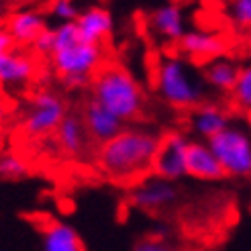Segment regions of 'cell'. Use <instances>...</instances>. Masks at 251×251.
<instances>
[{
  "mask_svg": "<svg viewBox=\"0 0 251 251\" xmlns=\"http://www.w3.org/2000/svg\"><path fill=\"white\" fill-rule=\"evenodd\" d=\"M161 135L145 127H127L108 143L96 147L94 164L115 182H133L153 170Z\"/></svg>",
  "mask_w": 251,
  "mask_h": 251,
  "instance_id": "1",
  "label": "cell"
},
{
  "mask_svg": "<svg viewBox=\"0 0 251 251\" xmlns=\"http://www.w3.org/2000/svg\"><path fill=\"white\" fill-rule=\"evenodd\" d=\"M53 29L55 47L49 59L57 80L70 92L90 88L94 76L104 64L102 45L86 43L80 37L76 23H64Z\"/></svg>",
  "mask_w": 251,
  "mask_h": 251,
  "instance_id": "2",
  "label": "cell"
},
{
  "mask_svg": "<svg viewBox=\"0 0 251 251\" xmlns=\"http://www.w3.org/2000/svg\"><path fill=\"white\" fill-rule=\"evenodd\" d=\"M90 96L125 125L143 117L145 92L133 74L121 64L102 66L94 76Z\"/></svg>",
  "mask_w": 251,
  "mask_h": 251,
  "instance_id": "3",
  "label": "cell"
},
{
  "mask_svg": "<svg viewBox=\"0 0 251 251\" xmlns=\"http://www.w3.org/2000/svg\"><path fill=\"white\" fill-rule=\"evenodd\" d=\"M155 92L172 108L194 110L206 102V84L192 61L182 55H161L155 66Z\"/></svg>",
  "mask_w": 251,
  "mask_h": 251,
  "instance_id": "4",
  "label": "cell"
},
{
  "mask_svg": "<svg viewBox=\"0 0 251 251\" xmlns=\"http://www.w3.org/2000/svg\"><path fill=\"white\" fill-rule=\"evenodd\" d=\"M225 174L231 178L251 176V131L241 123H231L223 133L208 141Z\"/></svg>",
  "mask_w": 251,
  "mask_h": 251,
  "instance_id": "5",
  "label": "cell"
},
{
  "mask_svg": "<svg viewBox=\"0 0 251 251\" xmlns=\"http://www.w3.org/2000/svg\"><path fill=\"white\" fill-rule=\"evenodd\" d=\"M68 112V102L59 92L49 90V88L37 90L29 100L27 112L23 117V133L31 139L51 135L59 129V125L66 119Z\"/></svg>",
  "mask_w": 251,
  "mask_h": 251,
  "instance_id": "6",
  "label": "cell"
},
{
  "mask_svg": "<svg viewBox=\"0 0 251 251\" xmlns=\"http://www.w3.org/2000/svg\"><path fill=\"white\" fill-rule=\"evenodd\" d=\"M190 141L192 139H188L182 131H168L161 135V145H159V151H157L153 170H151L155 178L176 184L184 176H188L186 155H188Z\"/></svg>",
  "mask_w": 251,
  "mask_h": 251,
  "instance_id": "7",
  "label": "cell"
},
{
  "mask_svg": "<svg viewBox=\"0 0 251 251\" xmlns=\"http://www.w3.org/2000/svg\"><path fill=\"white\" fill-rule=\"evenodd\" d=\"M176 49L182 53L184 59L192 61L194 66L200 64V68H202L208 61L225 55V51L229 49V39L217 31L192 29L182 37Z\"/></svg>",
  "mask_w": 251,
  "mask_h": 251,
  "instance_id": "8",
  "label": "cell"
},
{
  "mask_svg": "<svg viewBox=\"0 0 251 251\" xmlns=\"http://www.w3.org/2000/svg\"><path fill=\"white\" fill-rule=\"evenodd\" d=\"M178 196L180 192L174 182H166L151 176V178H145L139 184H135V188L129 194V202L131 206L143 212H159L172 206L178 200Z\"/></svg>",
  "mask_w": 251,
  "mask_h": 251,
  "instance_id": "9",
  "label": "cell"
},
{
  "mask_svg": "<svg viewBox=\"0 0 251 251\" xmlns=\"http://www.w3.org/2000/svg\"><path fill=\"white\" fill-rule=\"evenodd\" d=\"M80 117L84 121V127L90 135V141L100 147L108 143L110 139H115L117 135H121L127 125H125L121 119H117L112 112H108L102 104H98L92 96L86 98V102L80 108Z\"/></svg>",
  "mask_w": 251,
  "mask_h": 251,
  "instance_id": "10",
  "label": "cell"
},
{
  "mask_svg": "<svg viewBox=\"0 0 251 251\" xmlns=\"http://www.w3.org/2000/svg\"><path fill=\"white\" fill-rule=\"evenodd\" d=\"M147 27L164 43L178 45L180 39L188 33L186 12L180 4H161L147 15Z\"/></svg>",
  "mask_w": 251,
  "mask_h": 251,
  "instance_id": "11",
  "label": "cell"
},
{
  "mask_svg": "<svg viewBox=\"0 0 251 251\" xmlns=\"http://www.w3.org/2000/svg\"><path fill=\"white\" fill-rule=\"evenodd\" d=\"M55 143L61 149V153L70 159H82L90 151L94 143L90 141V135L84 127L80 110H70L66 119L61 121L59 129L55 131Z\"/></svg>",
  "mask_w": 251,
  "mask_h": 251,
  "instance_id": "12",
  "label": "cell"
},
{
  "mask_svg": "<svg viewBox=\"0 0 251 251\" xmlns=\"http://www.w3.org/2000/svg\"><path fill=\"white\" fill-rule=\"evenodd\" d=\"M186 172L190 178L194 180H202V182H217L223 180L225 170L219 164L217 155L212 153V149L206 141H190L188 145V155H186Z\"/></svg>",
  "mask_w": 251,
  "mask_h": 251,
  "instance_id": "13",
  "label": "cell"
},
{
  "mask_svg": "<svg viewBox=\"0 0 251 251\" xmlns=\"http://www.w3.org/2000/svg\"><path fill=\"white\" fill-rule=\"evenodd\" d=\"M4 29L15 39L17 47L33 45L35 39L47 29V19L37 8H21L10 12L4 21Z\"/></svg>",
  "mask_w": 251,
  "mask_h": 251,
  "instance_id": "14",
  "label": "cell"
},
{
  "mask_svg": "<svg viewBox=\"0 0 251 251\" xmlns=\"http://www.w3.org/2000/svg\"><path fill=\"white\" fill-rule=\"evenodd\" d=\"M43 251H88L80 233L68 223L45 217L39 225Z\"/></svg>",
  "mask_w": 251,
  "mask_h": 251,
  "instance_id": "15",
  "label": "cell"
},
{
  "mask_svg": "<svg viewBox=\"0 0 251 251\" xmlns=\"http://www.w3.org/2000/svg\"><path fill=\"white\" fill-rule=\"evenodd\" d=\"M76 27L80 31V37L86 43L100 45L115 31V17H112L110 8L94 4V6H88L80 12Z\"/></svg>",
  "mask_w": 251,
  "mask_h": 251,
  "instance_id": "16",
  "label": "cell"
},
{
  "mask_svg": "<svg viewBox=\"0 0 251 251\" xmlns=\"http://www.w3.org/2000/svg\"><path fill=\"white\" fill-rule=\"evenodd\" d=\"M37 76V64L35 59L21 51L12 49L10 53L0 55V86L4 88H19L27 86Z\"/></svg>",
  "mask_w": 251,
  "mask_h": 251,
  "instance_id": "17",
  "label": "cell"
},
{
  "mask_svg": "<svg viewBox=\"0 0 251 251\" xmlns=\"http://www.w3.org/2000/svg\"><path fill=\"white\" fill-rule=\"evenodd\" d=\"M231 125L229 112L217 102H204L198 108L192 110L190 117V127L194 135L198 137V141H210L215 139L219 133H223Z\"/></svg>",
  "mask_w": 251,
  "mask_h": 251,
  "instance_id": "18",
  "label": "cell"
},
{
  "mask_svg": "<svg viewBox=\"0 0 251 251\" xmlns=\"http://www.w3.org/2000/svg\"><path fill=\"white\" fill-rule=\"evenodd\" d=\"M239 72H241V66L235 59L225 57V55L219 59H212L200 68V74H202L206 88H210L212 92L227 94V96L233 94L235 84L239 80Z\"/></svg>",
  "mask_w": 251,
  "mask_h": 251,
  "instance_id": "19",
  "label": "cell"
},
{
  "mask_svg": "<svg viewBox=\"0 0 251 251\" xmlns=\"http://www.w3.org/2000/svg\"><path fill=\"white\" fill-rule=\"evenodd\" d=\"M31 166L23 155L4 151L0 155V182H19L31 176Z\"/></svg>",
  "mask_w": 251,
  "mask_h": 251,
  "instance_id": "20",
  "label": "cell"
},
{
  "mask_svg": "<svg viewBox=\"0 0 251 251\" xmlns=\"http://www.w3.org/2000/svg\"><path fill=\"white\" fill-rule=\"evenodd\" d=\"M231 102L245 115H251V64L241 66L239 80H237L235 90L231 94Z\"/></svg>",
  "mask_w": 251,
  "mask_h": 251,
  "instance_id": "21",
  "label": "cell"
},
{
  "mask_svg": "<svg viewBox=\"0 0 251 251\" xmlns=\"http://www.w3.org/2000/svg\"><path fill=\"white\" fill-rule=\"evenodd\" d=\"M227 17L235 31L251 33V0H233V2H229Z\"/></svg>",
  "mask_w": 251,
  "mask_h": 251,
  "instance_id": "22",
  "label": "cell"
},
{
  "mask_svg": "<svg viewBox=\"0 0 251 251\" xmlns=\"http://www.w3.org/2000/svg\"><path fill=\"white\" fill-rule=\"evenodd\" d=\"M49 12H51V17L55 21H59V25L64 23H76L78 17H80V8L76 2H70V0H55L49 6Z\"/></svg>",
  "mask_w": 251,
  "mask_h": 251,
  "instance_id": "23",
  "label": "cell"
},
{
  "mask_svg": "<svg viewBox=\"0 0 251 251\" xmlns=\"http://www.w3.org/2000/svg\"><path fill=\"white\" fill-rule=\"evenodd\" d=\"M131 251H182V249L176 247L172 241H168L161 235H149V237H141L133 245Z\"/></svg>",
  "mask_w": 251,
  "mask_h": 251,
  "instance_id": "24",
  "label": "cell"
},
{
  "mask_svg": "<svg viewBox=\"0 0 251 251\" xmlns=\"http://www.w3.org/2000/svg\"><path fill=\"white\" fill-rule=\"evenodd\" d=\"M53 47H55V29H51V27H47L39 37L35 39V43H33V49L37 53H41V55H45V57H51V53H53Z\"/></svg>",
  "mask_w": 251,
  "mask_h": 251,
  "instance_id": "25",
  "label": "cell"
},
{
  "mask_svg": "<svg viewBox=\"0 0 251 251\" xmlns=\"http://www.w3.org/2000/svg\"><path fill=\"white\" fill-rule=\"evenodd\" d=\"M12 49H17V43H15V39H12V37H10V33H8L4 27H0V55L10 53Z\"/></svg>",
  "mask_w": 251,
  "mask_h": 251,
  "instance_id": "26",
  "label": "cell"
},
{
  "mask_svg": "<svg viewBox=\"0 0 251 251\" xmlns=\"http://www.w3.org/2000/svg\"><path fill=\"white\" fill-rule=\"evenodd\" d=\"M6 117H8V106H6V102H4V100L0 98V123H2Z\"/></svg>",
  "mask_w": 251,
  "mask_h": 251,
  "instance_id": "27",
  "label": "cell"
},
{
  "mask_svg": "<svg viewBox=\"0 0 251 251\" xmlns=\"http://www.w3.org/2000/svg\"><path fill=\"white\" fill-rule=\"evenodd\" d=\"M4 151H6V149H4V135L0 133V155H2Z\"/></svg>",
  "mask_w": 251,
  "mask_h": 251,
  "instance_id": "28",
  "label": "cell"
},
{
  "mask_svg": "<svg viewBox=\"0 0 251 251\" xmlns=\"http://www.w3.org/2000/svg\"><path fill=\"white\" fill-rule=\"evenodd\" d=\"M247 47H249V51H251V33H249V37H247Z\"/></svg>",
  "mask_w": 251,
  "mask_h": 251,
  "instance_id": "29",
  "label": "cell"
},
{
  "mask_svg": "<svg viewBox=\"0 0 251 251\" xmlns=\"http://www.w3.org/2000/svg\"><path fill=\"white\" fill-rule=\"evenodd\" d=\"M2 17H4V6L0 4V19H2Z\"/></svg>",
  "mask_w": 251,
  "mask_h": 251,
  "instance_id": "30",
  "label": "cell"
}]
</instances>
